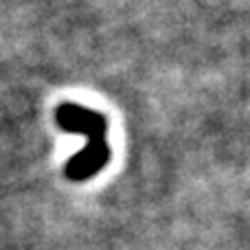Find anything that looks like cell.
<instances>
[{"instance_id": "obj_1", "label": "cell", "mask_w": 250, "mask_h": 250, "mask_svg": "<svg viewBox=\"0 0 250 250\" xmlns=\"http://www.w3.org/2000/svg\"><path fill=\"white\" fill-rule=\"evenodd\" d=\"M55 123L66 132L82 134L86 138V147L79 154L70 156L66 163V178L73 182H86L95 178L110 163V156H112L108 145L105 117L77 104H62L55 108Z\"/></svg>"}]
</instances>
